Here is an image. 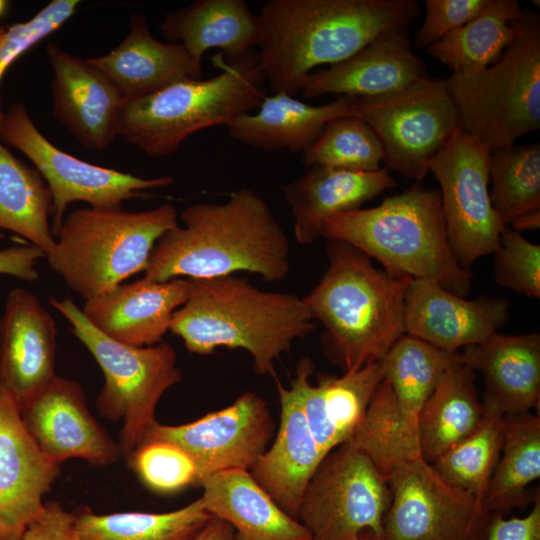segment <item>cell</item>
Instances as JSON below:
<instances>
[{
    "label": "cell",
    "mask_w": 540,
    "mask_h": 540,
    "mask_svg": "<svg viewBox=\"0 0 540 540\" xmlns=\"http://www.w3.org/2000/svg\"><path fill=\"white\" fill-rule=\"evenodd\" d=\"M183 226L166 232L144 278L164 282L250 272L279 282L290 272V241L266 201L249 188L224 202H202L180 213Z\"/></svg>",
    "instance_id": "cell-1"
},
{
    "label": "cell",
    "mask_w": 540,
    "mask_h": 540,
    "mask_svg": "<svg viewBox=\"0 0 540 540\" xmlns=\"http://www.w3.org/2000/svg\"><path fill=\"white\" fill-rule=\"evenodd\" d=\"M274 429L265 400L253 391H245L229 406L195 421L181 425L155 421L142 442L162 440L183 449L196 465L200 486L219 472L249 471L267 449Z\"/></svg>",
    "instance_id": "cell-15"
},
{
    "label": "cell",
    "mask_w": 540,
    "mask_h": 540,
    "mask_svg": "<svg viewBox=\"0 0 540 540\" xmlns=\"http://www.w3.org/2000/svg\"><path fill=\"white\" fill-rule=\"evenodd\" d=\"M509 320V302L467 300L433 280L412 279L405 294V334L447 353L482 343Z\"/></svg>",
    "instance_id": "cell-18"
},
{
    "label": "cell",
    "mask_w": 540,
    "mask_h": 540,
    "mask_svg": "<svg viewBox=\"0 0 540 540\" xmlns=\"http://www.w3.org/2000/svg\"><path fill=\"white\" fill-rule=\"evenodd\" d=\"M502 423L503 415L485 410L475 432L431 463L448 484L470 493L483 506L501 452Z\"/></svg>",
    "instance_id": "cell-39"
},
{
    "label": "cell",
    "mask_w": 540,
    "mask_h": 540,
    "mask_svg": "<svg viewBox=\"0 0 540 540\" xmlns=\"http://www.w3.org/2000/svg\"><path fill=\"white\" fill-rule=\"evenodd\" d=\"M364 453L387 480L404 461L421 457L419 445L409 435L387 379L377 386L365 415L348 442Z\"/></svg>",
    "instance_id": "cell-37"
},
{
    "label": "cell",
    "mask_w": 540,
    "mask_h": 540,
    "mask_svg": "<svg viewBox=\"0 0 540 540\" xmlns=\"http://www.w3.org/2000/svg\"><path fill=\"white\" fill-rule=\"evenodd\" d=\"M485 416L475 385V372L460 355L443 372L418 418L421 457L433 463L451 447L467 438Z\"/></svg>",
    "instance_id": "cell-31"
},
{
    "label": "cell",
    "mask_w": 540,
    "mask_h": 540,
    "mask_svg": "<svg viewBox=\"0 0 540 540\" xmlns=\"http://www.w3.org/2000/svg\"><path fill=\"white\" fill-rule=\"evenodd\" d=\"M487 0H425V19L415 34L414 45L428 48L466 24Z\"/></svg>",
    "instance_id": "cell-44"
},
{
    "label": "cell",
    "mask_w": 540,
    "mask_h": 540,
    "mask_svg": "<svg viewBox=\"0 0 540 540\" xmlns=\"http://www.w3.org/2000/svg\"><path fill=\"white\" fill-rule=\"evenodd\" d=\"M408 334H403L382 359L406 429L418 443L419 414L443 372L458 358Z\"/></svg>",
    "instance_id": "cell-35"
},
{
    "label": "cell",
    "mask_w": 540,
    "mask_h": 540,
    "mask_svg": "<svg viewBox=\"0 0 540 540\" xmlns=\"http://www.w3.org/2000/svg\"><path fill=\"white\" fill-rule=\"evenodd\" d=\"M508 226L518 232L523 230L539 229L540 209L529 211L517 216L510 222Z\"/></svg>",
    "instance_id": "cell-49"
},
{
    "label": "cell",
    "mask_w": 540,
    "mask_h": 540,
    "mask_svg": "<svg viewBox=\"0 0 540 540\" xmlns=\"http://www.w3.org/2000/svg\"><path fill=\"white\" fill-rule=\"evenodd\" d=\"M463 364L484 378L483 406L501 415L539 411L540 335L494 333L459 353Z\"/></svg>",
    "instance_id": "cell-24"
},
{
    "label": "cell",
    "mask_w": 540,
    "mask_h": 540,
    "mask_svg": "<svg viewBox=\"0 0 540 540\" xmlns=\"http://www.w3.org/2000/svg\"><path fill=\"white\" fill-rule=\"evenodd\" d=\"M539 477V414L504 415L501 452L484 498L486 512L502 513L534 501L527 487Z\"/></svg>",
    "instance_id": "cell-33"
},
{
    "label": "cell",
    "mask_w": 540,
    "mask_h": 540,
    "mask_svg": "<svg viewBox=\"0 0 540 540\" xmlns=\"http://www.w3.org/2000/svg\"><path fill=\"white\" fill-rule=\"evenodd\" d=\"M189 294L188 280L155 282L144 277L85 300L82 312L106 336L132 346L160 343L173 313Z\"/></svg>",
    "instance_id": "cell-23"
},
{
    "label": "cell",
    "mask_w": 540,
    "mask_h": 540,
    "mask_svg": "<svg viewBox=\"0 0 540 540\" xmlns=\"http://www.w3.org/2000/svg\"><path fill=\"white\" fill-rule=\"evenodd\" d=\"M326 250L327 270L303 298L336 361L345 371L357 370L382 360L405 334V294L413 278L377 269L342 241L328 240Z\"/></svg>",
    "instance_id": "cell-4"
},
{
    "label": "cell",
    "mask_w": 540,
    "mask_h": 540,
    "mask_svg": "<svg viewBox=\"0 0 540 540\" xmlns=\"http://www.w3.org/2000/svg\"><path fill=\"white\" fill-rule=\"evenodd\" d=\"M56 335L53 317L33 292L8 293L0 319V384L19 409L56 376Z\"/></svg>",
    "instance_id": "cell-19"
},
{
    "label": "cell",
    "mask_w": 540,
    "mask_h": 540,
    "mask_svg": "<svg viewBox=\"0 0 540 540\" xmlns=\"http://www.w3.org/2000/svg\"><path fill=\"white\" fill-rule=\"evenodd\" d=\"M408 36L407 30L381 35L344 61L313 71L301 89L303 97L326 94L378 97L403 90L428 77Z\"/></svg>",
    "instance_id": "cell-22"
},
{
    "label": "cell",
    "mask_w": 540,
    "mask_h": 540,
    "mask_svg": "<svg viewBox=\"0 0 540 540\" xmlns=\"http://www.w3.org/2000/svg\"><path fill=\"white\" fill-rule=\"evenodd\" d=\"M160 30L165 39L182 44L198 68L211 48L220 49L223 58L232 61L261 42L258 15L243 0H196L167 13Z\"/></svg>",
    "instance_id": "cell-29"
},
{
    "label": "cell",
    "mask_w": 540,
    "mask_h": 540,
    "mask_svg": "<svg viewBox=\"0 0 540 540\" xmlns=\"http://www.w3.org/2000/svg\"><path fill=\"white\" fill-rule=\"evenodd\" d=\"M489 159L477 139L459 127L429 165L440 185L448 243L457 263L468 270L497 250L505 227L490 199Z\"/></svg>",
    "instance_id": "cell-13"
},
{
    "label": "cell",
    "mask_w": 540,
    "mask_h": 540,
    "mask_svg": "<svg viewBox=\"0 0 540 540\" xmlns=\"http://www.w3.org/2000/svg\"><path fill=\"white\" fill-rule=\"evenodd\" d=\"M45 254L36 246L13 245L0 250V274L33 282L39 278L37 264Z\"/></svg>",
    "instance_id": "cell-47"
},
{
    "label": "cell",
    "mask_w": 540,
    "mask_h": 540,
    "mask_svg": "<svg viewBox=\"0 0 540 540\" xmlns=\"http://www.w3.org/2000/svg\"><path fill=\"white\" fill-rule=\"evenodd\" d=\"M396 185L385 167L375 171L309 167L282 188L293 216L296 241L301 245L314 243L322 237L328 218L359 209L363 203Z\"/></svg>",
    "instance_id": "cell-25"
},
{
    "label": "cell",
    "mask_w": 540,
    "mask_h": 540,
    "mask_svg": "<svg viewBox=\"0 0 540 540\" xmlns=\"http://www.w3.org/2000/svg\"><path fill=\"white\" fill-rule=\"evenodd\" d=\"M47 55L53 70L52 112L88 149L103 151L117 136L124 102L114 84L86 59L51 43Z\"/></svg>",
    "instance_id": "cell-20"
},
{
    "label": "cell",
    "mask_w": 540,
    "mask_h": 540,
    "mask_svg": "<svg viewBox=\"0 0 540 540\" xmlns=\"http://www.w3.org/2000/svg\"><path fill=\"white\" fill-rule=\"evenodd\" d=\"M73 515L81 540H192L212 517L201 498L164 513L100 515L83 506Z\"/></svg>",
    "instance_id": "cell-36"
},
{
    "label": "cell",
    "mask_w": 540,
    "mask_h": 540,
    "mask_svg": "<svg viewBox=\"0 0 540 540\" xmlns=\"http://www.w3.org/2000/svg\"><path fill=\"white\" fill-rule=\"evenodd\" d=\"M59 474L60 464L38 447L0 384V540H19L44 514V496Z\"/></svg>",
    "instance_id": "cell-16"
},
{
    "label": "cell",
    "mask_w": 540,
    "mask_h": 540,
    "mask_svg": "<svg viewBox=\"0 0 540 540\" xmlns=\"http://www.w3.org/2000/svg\"><path fill=\"white\" fill-rule=\"evenodd\" d=\"M49 302L100 366L105 383L96 406L103 417L121 421L119 444L128 458L156 421L162 395L181 379L174 348L164 342L143 347L121 343L96 329L71 297Z\"/></svg>",
    "instance_id": "cell-9"
},
{
    "label": "cell",
    "mask_w": 540,
    "mask_h": 540,
    "mask_svg": "<svg viewBox=\"0 0 540 540\" xmlns=\"http://www.w3.org/2000/svg\"><path fill=\"white\" fill-rule=\"evenodd\" d=\"M118 89L124 99L155 93L177 81L200 79L202 68L184 46L155 39L142 14H133L126 37L109 53L86 58Z\"/></svg>",
    "instance_id": "cell-26"
},
{
    "label": "cell",
    "mask_w": 540,
    "mask_h": 540,
    "mask_svg": "<svg viewBox=\"0 0 540 540\" xmlns=\"http://www.w3.org/2000/svg\"><path fill=\"white\" fill-rule=\"evenodd\" d=\"M460 128L491 154L540 128V17L525 15L493 65L445 80Z\"/></svg>",
    "instance_id": "cell-8"
},
{
    "label": "cell",
    "mask_w": 540,
    "mask_h": 540,
    "mask_svg": "<svg viewBox=\"0 0 540 540\" xmlns=\"http://www.w3.org/2000/svg\"><path fill=\"white\" fill-rule=\"evenodd\" d=\"M19 540H81L74 524L73 512L58 502L45 503L44 514L30 524Z\"/></svg>",
    "instance_id": "cell-46"
},
{
    "label": "cell",
    "mask_w": 540,
    "mask_h": 540,
    "mask_svg": "<svg viewBox=\"0 0 540 540\" xmlns=\"http://www.w3.org/2000/svg\"><path fill=\"white\" fill-rule=\"evenodd\" d=\"M494 254L495 281L517 294L540 297V246L505 226Z\"/></svg>",
    "instance_id": "cell-42"
},
{
    "label": "cell",
    "mask_w": 540,
    "mask_h": 540,
    "mask_svg": "<svg viewBox=\"0 0 540 540\" xmlns=\"http://www.w3.org/2000/svg\"><path fill=\"white\" fill-rule=\"evenodd\" d=\"M254 113L237 116L229 135L252 148L268 152H305L333 119L358 115V97L340 96L324 105H310L292 95L266 96Z\"/></svg>",
    "instance_id": "cell-28"
},
{
    "label": "cell",
    "mask_w": 540,
    "mask_h": 540,
    "mask_svg": "<svg viewBox=\"0 0 540 540\" xmlns=\"http://www.w3.org/2000/svg\"><path fill=\"white\" fill-rule=\"evenodd\" d=\"M220 72L208 79H184L147 96L124 99L117 135L149 157L175 153L191 135L258 108L267 96L265 76L254 51L232 61L222 54Z\"/></svg>",
    "instance_id": "cell-6"
},
{
    "label": "cell",
    "mask_w": 540,
    "mask_h": 540,
    "mask_svg": "<svg viewBox=\"0 0 540 540\" xmlns=\"http://www.w3.org/2000/svg\"><path fill=\"white\" fill-rule=\"evenodd\" d=\"M19 410L30 436L58 464L78 458L102 467L122 454L120 444L90 414L75 381L56 375Z\"/></svg>",
    "instance_id": "cell-17"
},
{
    "label": "cell",
    "mask_w": 540,
    "mask_h": 540,
    "mask_svg": "<svg viewBox=\"0 0 540 540\" xmlns=\"http://www.w3.org/2000/svg\"><path fill=\"white\" fill-rule=\"evenodd\" d=\"M365 540H380V539H377L376 537L372 535H368Z\"/></svg>",
    "instance_id": "cell-53"
},
{
    "label": "cell",
    "mask_w": 540,
    "mask_h": 540,
    "mask_svg": "<svg viewBox=\"0 0 540 540\" xmlns=\"http://www.w3.org/2000/svg\"><path fill=\"white\" fill-rule=\"evenodd\" d=\"M391 502L385 477L361 451L344 443L320 462L303 493L297 519L311 540H383Z\"/></svg>",
    "instance_id": "cell-10"
},
{
    "label": "cell",
    "mask_w": 540,
    "mask_h": 540,
    "mask_svg": "<svg viewBox=\"0 0 540 540\" xmlns=\"http://www.w3.org/2000/svg\"><path fill=\"white\" fill-rule=\"evenodd\" d=\"M79 3L78 0H53L31 19L9 26L0 43V81L18 57L70 19ZM3 114L0 109V128Z\"/></svg>",
    "instance_id": "cell-43"
},
{
    "label": "cell",
    "mask_w": 540,
    "mask_h": 540,
    "mask_svg": "<svg viewBox=\"0 0 540 540\" xmlns=\"http://www.w3.org/2000/svg\"><path fill=\"white\" fill-rule=\"evenodd\" d=\"M308 167L319 166L352 171H375L383 162L379 138L361 117L331 120L320 136L303 152Z\"/></svg>",
    "instance_id": "cell-40"
},
{
    "label": "cell",
    "mask_w": 540,
    "mask_h": 540,
    "mask_svg": "<svg viewBox=\"0 0 540 540\" xmlns=\"http://www.w3.org/2000/svg\"><path fill=\"white\" fill-rule=\"evenodd\" d=\"M358 117L379 138L385 168L419 182L429 172L433 157L460 127L445 80L429 76L394 93L358 97Z\"/></svg>",
    "instance_id": "cell-11"
},
{
    "label": "cell",
    "mask_w": 540,
    "mask_h": 540,
    "mask_svg": "<svg viewBox=\"0 0 540 540\" xmlns=\"http://www.w3.org/2000/svg\"><path fill=\"white\" fill-rule=\"evenodd\" d=\"M387 483L391 502L383 540H465L489 516L481 502L448 484L422 457L399 464Z\"/></svg>",
    "instance_id": "cell-14"
},
{
    "label": "cell",
    "mask_w": 540,
    "mask_h": 540,
    "mask_svg": "<svg viewBox=\"0 0 540 540\" xmlns=\"http://www.w3.org/2000/svg\"><path fill=\"white\" fill-rule=\"evenodd\" d=\"M178 225L169 203L143 211L78 208L63 220L46 258L66 285L88 300L144 272L157 241Z\"/></svg>",
    "instance_id": "cell-7"
},
{
    "label": "cell",
    "mask_w": 540,
    "mask_h": 540,
    "mask_svg": "<svg viewBox=\"0 0 540 540\" xmlns=\"http://www.w3.org/2000/svg\"><path fill=\"white\" fill-rule=\"evenodd\" d=\"M187 280V300L173 313L169 331L191 353L243 349L257 374L275 375V361L316 327L296 294L261 290L235 274Z\"/></svg>",
    "instance_id": "cell-3"
},
{
    "label": "cell",
    "mask_w": 540,
    "mask_h": 540,
    "mask_svg": "<svg viewBox=\"0 0 540 540\" xmlns=\"http://www.w3.org/2000/svg\"><path fill=\"white\" fill-rule=\"evenodd\" d=\"M526 13L516 0H487L470 21L427 48L452 73H472L496 63L517 38Z\"/></svg>",
    "instance_id": "cell-32"
},
{
    "label": "cell",
    "mask_w": 540,
    "mask_h": 540,
    "mask_svg": "<svg viewBox=\"0 0 540 540\" xmlns=\"http://www.w3.org/2000/svg\"><path fill=\"white\" fill-rule=\"evenodd\" d=\"M7 3H8L7 1L0 0V16L4 14L6 7L8 5Z\"/></svg>",
    "instance_id": "cell-51"
},
{
    "label": "cell",
    "mask_w": 540,
    "mask_h": 540,
    "mask_svg": "<svg viewBox=\"0 0 540 540\" xmlns=\"http://www.w3.org/2000/svg\"><path fill=\"white\" fill-rule=\"evenodd\" d=\"M192 540H234V530L226 521L212 516Z\"/></svg>",
    "instance_id": "cell-48"
},
{
    "label": "cell",
    "mask_w": 540,
    "mask_h": 540,
    "mask_svg": "<svg viewBox=\"0 0 540 540\" xmlns=\"http://www.w3.org/2000/svg\"><path fill=\"white\" fill-rule=\"evenodd\" d=\"M490 199L501 223L540 209V145L512 144L490 154Z\"/></svg>",
    "instance_id": "cell-38"
},
{
    "label": "cell",
    "mask_w": 540,
    "mask_h": 540,
    "mask_svg": "<svg viewBox=\"0 0 540 540\" xmlns=\"http://www.w3.org/2000/svg\"><path fill=\"white\" fill-rule=\"evenodd\" d=\"M276 386L279 429L249 472L284 512L297 519L305 488L323 457L295 394L278 380Z\"/></svg>",
    "instance_id": "cell-27"
},
{
    "label": "cell",
    "mask_w": 540,
    "mask_h": 540,
    "mask_svg": "<svg viewBox=\"0 0 540 540\" xmlns=\"http://www.w3.org/2000/svg\"><path fill=\"white\" fill-rule=\"evenodd\" d=\"M142 483L158 493H172L197 485V469L192 458L177 445L149 440L140 443L127 458Z\"/></svg>",
    "instance_id": "cell-41"
},
{
    "label": "cell",
    "mask_w": 540,
    "mask_h": 540,
    "mask_svg": "<svg viewBox=\"0 0 540 540\" xmlns=\"http://www.w3.org/2000/svg\"><path fill=\"white\" fill-rule=\"evenodd\" d=\"M52 213V195L41 174L0 142V229L25 238L46 257L56 242L49 224Z\"/></svg>",
    "instance_id": "cell-34"
},
{
    "label": "cell",
    "mask_w": 540,
    "mask_h": 540,
    "mask_svg": "<svg viewBox=\"0 0 540 540\" xmlns=\"http://www.w3.org/2000/svg\"><path fill=\"white\" fill-rule=\"evenodd\" d=\"M0 139L27 156L46 182L53 199L54 236L72 202L83 201L97 209L120 208L125 200L141 197L149 189L167 187L174 181L167 175L137 177L62 151L38 130L21 102H15L3 114Z\"/></svg>",
    "instance_id": "cell-12"
},
{
    "label": "cell",
    "mask_w": 540,
    "mask_h": 540,
    "mask_svg": "<svg viewBox=\"0 0 540 540\" xmlns=\"http://www.w3.org/2000/svg\"><path fill=\"white\" fill-rule=\"evenodd\" d=\"M312 372V361L300 360L290 389L324 458L354 434L377 386L384 379V366L379 360L345 371L340 377L321 374L317 384L310 382Z\"/></svg>",
    "instance_id": "cell-21"
},
{
    "label": "cell",
    "mask_w": 540,
    "mask_h": 540,
    "mask_svg": "<svg viewBox=\"0 0 540 540\" xmlns=\"http://www.w3.org/2000/svg\"><path fill=\"white\" fill-rule=\"evenodd\" d=\"M322 237L354 246L390 275L433 280L462 297L471 289L472 272L457 263L448 243L440 192L420 183L376 207L328 218Z\"/></svg>",
    "instance_id": "cell-5"
},
{
    "label": "cell",
    "mask_w": 540,
    "mask_h": 540,
    "mask_svg": "<svg viewBox=\"0 0 540 540\" xmlns=\"http://www.w3.org/2000/svg\"><path fill=\"white\" fill-rule=\"evenodd\" d=\"M465 540H486L485 535H484V527L480 531L471 535Z\"/></svg>",
    "instance_id": "cell-50"
},
{
    "label": "cell",
    "mask_w": 540,
    "mask_h": 540,
    "mask_svg": "<svg viewBox=\"0 0 540 540\" xmlns=\"http://www.w3.org/2000/svg\"><path fill=\"white\" fill-rule=\"evenodd\" d=\"M7 28L0 27V43L3 41L5 34H6Z\"/></svg>",
    "instance_id": "cell-52"
},
{
    "label": "cell",
    "mask_w": 540,
    "mask_h": 540,
    "mask_svg": "<svg viewBox=\"0 0 540 540\" xmlns=\"http://www.w3.org/2000/svg\"><path fill=\"white\" fill-rule=\"evenodd\" d=\"M486 540H540V496L534 499V505L524 517L505 519L501 513H493L484 525Z\"/></svg>",
    "instance_id": "cell-45"
},
{
    "label": "cell",
    "mask_w": 540,
    "mask_h": 540,
    "mask_svg": "<svg viewBox=\"0 0 540 540\" xmlns=\"http://www.w3.org/2000/svg\"><path fill=\"white\" fill-rule=\"evenodd\" d=\"M205 509L226 521L234 540H311L302 523L284 512L247 470H229L200 485Z\"/></svg>",
    "instance_id": "cell-30"
},
{
    "label": "cell",
    "mask_w": 540,
    "mask_h": 540,
    "mask_svg": "<svg viewBox=\"0 0 540 540\" xmlns=\"http://www.w3.org/2000/svg\"><path fill=\"white\" fill-rule=\"evenodd\" d=\"M415 0H269L260 8L259 68L273 93L296 95L312 70L407 30Z\"/></svg>",
    "instance_id": "cell-2"
}]
</instances>
